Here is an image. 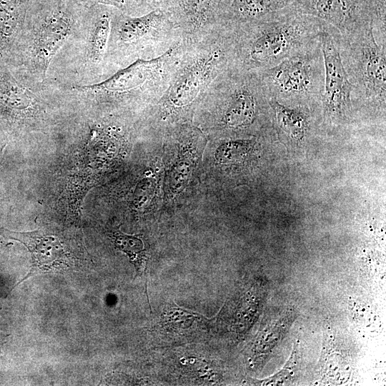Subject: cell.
Listing matches in <instances>:
<instances>
[{"label":"cell","mask_w":386,"mask_h":386,"mask_svg":"<svg viewBox=\"0 0 386 386\" xmlns=\"http://www.w3.org/2000/svg\"><path fill=\"white\" fill-rule=\"evenodd\" d=\"M185 44L167 89L154 104L163 122L189 117L213 81L234 64L235 29L228 23Z\"/></svg>","instance_id":"obj_1"},{"label":"cell","mask_w":386,"mask_h":386,"mask_svg":"<svg viewBox=\"0 0 386 386\" xmlns=\"http://www.w3.org/2000/svg\"><path fill=\"white\" fill-rule=\"evenodd\" d=\"M325 23L294 8L235 29L234 64L259 73L307 49Z\"/></svg>","instance_id":"obj_2"},{"label":"cell","mask_w":386,"mask_h":386,"mask_svg":"<svg viewBox=\"0 0 386 386\" xmlns=\"http://www.w3.org/2000/svg\"><path fill=\"white\" fill-rule=\"evenodd\" d=\"M185 44L179 40L162 55L136 60L96 84L69 86L78 103L108 108L154 104L167 89Z\"/></svg>","instance_id":"obj_3"},{"label":"cell","mask_w":386,"mask_h":386,"mask_svg":"<svg viewBox=\"0 0 386 386\" xmlns=\"http://www.w3.org/2000/svg\"><path fill=\"white\" fill-rule=\"evenodd\" d=\"M199 105L202 119L220 131H247L264 117H273L270 97L258 73L235 64L213 81Z\"/></svg>","instance_id":"obj_4"},{"label":"cell","mask_w":386,"mask_h":386,"mask_svg":"<svg viewBox=\"0 0 386 386\" xmlns=\"http://www.w3.org/2000/svg\"><path fill=\"white\" fill-rule=\"evenodd\" d=\"M115 7H84L66 43L52 59L46 77L68 86L89 85L108 77L106 54Z\"/></svg>","instance_id":"obj_5"},{"label":"cell","mask_w":386,"mask_h":386,"mask_svg":"<svg viewBox=\"0 0 386 386\" xmlns=\"http://www.w3.org/2000/svg\"><path fill=\"white\" fill-rule=\"evenodd\" d=\"M84 6L74 0H30L14 64L46 78L57 51L72 34Z\"/></svg>","instance_id":"obj_6"},{"label":"cell","mask_w":386,"mask_h":386,"mask_svg":"<svg viewBox=\"0 0 386 386\" xmlns=\"http://www.w3.org/2000/svg\"><path fill=\"white\" fill-rule=\"evenodd\" d=\"M182 39L164 9L134 16L115 9L105 59L108 77L136 60L162 55Z\"/></svg>","instance_id":"obj_7"},{"label":"cell","mask_w":386,"mask_h":386,"mask_svg":"<svg viewBox=\"0 0 386 386\" xmlns=\"http://www.w3.org/2000/svg\"><path fill=\"white\" fill-rule=\"evenodd\" d=\"M337 42L355 111L360 108L385 115L386 44L377 41L373 26L347 39L337 31Z\"/></svg>","instance_id":"obj_8"},{"label":"cell","mask_w":386,"mask_h":386,"mask_svg":"<svg viewBox=\"0 0 386 386\" xmlns=\"http://www.w3.org/2000/svg\"><path fill=\"white\" fill-rule=\"evenodd\" d=\"M76 100L69 86L39 79L20 65L0 61V116L21 125L44 121L56 104Z\"/></svg>","instance_id":"obj_9"},{"label":"cell","mask_w":386,"mask_h":386,"mask_svg":"<svg viewBox=\"0 0 386 386\" xmlns=\"http://www.w3.org/2000/svg\"><path fill=\"white\" fill-rule=\"evenodd\" d=\"M258 74L269 97L278 102L322 107L325 69L320 39L304 51Z\"/></svg>","instance_id":"obj_10"},{"label":"cell","mask_w":386,"mask_h":386,"mask_svg":"<svg viewBox=\"0 0 386 386\" xmlns=\"http://www.w3.org/2000/svg\"><path fill=\"white\" fill-rule=\"evenodd\" d=\"M293 8L322 21L345 39L373 26L377 41L386 44V0H296Z\"/></svg>","instance_id":"obj_11"},{"label":"cell","mask_w":386,"mask_h":386,"mask_svg":"<svg viewBox=\"0 0 386 386\" xmlns=\"http://www.w3.org/2000/svg\"><path fill=\"white\" fill-rule=\"evenodd\" d=\"M320 41L325 69L322 117L331 126L342 125L351 122L355 109L352 87L340 54L337 31L325 24Z\"/></svg>","instance_id":"obj_12"},{"label":"cell","mask_w":386,"mask_h":386,"mask_svg":"<svg viewBox=\"0 0 386 386\" xmlns=\"http://www.w3.org/2000/svg\"><path fill=\"white\" fill-rule=\"evenodd\" d=\"M233 0H171L163 9L186 41L197 40L225 23Z\"/></svg>","instance_id":"obj_13"},{"label":"cell","mask_w":386,"mask_h":386,"mask_svg":"<svg viewBox=\"0 0 386 386\" xmlns=\"http://www.w3.org/2000/svg\"><path fill=\"white\" fill-rule=\"evenodd\" d=\"M4 234L8 238L24 244L31 254L30 271L16 286L30 277L54 271L61 266L65 251L56 237L39 230L21 232L4 229Z\"/></svg>","instance_id":"obj_14"},{"label":"cell","mask_w":386,"mask_h":386,"mask_svg":"<svg viewBox=\"0 0 386 386\" xmlns=\"http://www.w3.org/2000/svg\"><path fill=\"white\" fill-rule=\"evenodd\" d=\"M30 0H0V61L14 64Z\"/></svg>","instance_id":"obj_15"},{"label":"cell","mask_w":386,"mask_h":386,"mask_svg":"<svg viewBox=\"0 0 386 386\" xmlns=\"http://www.w3.org/2000/svg\"><path fill=\"white\" fill-rule=\"evenodd\" d=\"M273 124L279 134L291 142L299 144L312 130L314 108L309 106L290 107L270 98Z\"/></svg>","instance_id":"obj_16"},{"label":"cell","mask_w":386,"mask_h":386,"mask_svg":"<svg viewBox=\"0 0 386 386\" xmlns=\"http://www.w3.org/2000/svg\"><path fill=\"white\" fill-rule=\"evenodd\" d=\"M296 0H233L225 22L233 26L254 23L293 8Z\"/></svg>","instance_id":"obj_17"},{"label":"cell","mask_w":386,"mask_h":386,"mask_svg":"<svg viewBox=\"0 0 386 386\" xmlns=\"http://www.w3.org/2000/svg\"><path fill=\"white\" fill-rule=\"evenodd\" d=\"M115 247L124 252L135 267L137 274L143 272L147 256L142 239L135 235H129L116 231L112 234Z\"/></svg>","instance_id":"obj_18"},{"label":"cell","mask_w":386,"mask_h":386,"mask_svg":"<svg viewBox=\"0 0 386 386\" xmlns=\"http://www.w3.org/2000/svg\"><path fill=\"white\" fill-rule=\"evenodd\" d=\"M84 7L94 4H104L115 7L130 16H140L147 14L142 8L140 0H74Z\"/></svg>","instance_id":"obj_19"},{"label":"cell","mask_w":386,"mask_h":386,"mask_svg":"<svg viewBox=\"0 0 386 386\" xmlns=\"http://www.w3.org/2000/svg\"><path fill=\"white\" fill-rule=\"evenodd\" d=\"M299 343L296 342L293 347V351L290 359L287 361L284 367L279 372L270 377L269 378L263 380L259 382V385H282L287 380L291 379L295 371L297 369L298 357H299Z\"/></svg>","instance_id":"obj_20"},{"label":"cell","mask_w":386,"mask_h":386,"mask_svg":"<svg viewBox=\"0 0 386 386\" xmlns=\"http://www.w3.org/2000/svg\"><path fill=\"white\" fill-rule=\"evenodd\" d=\"M171 0H140L142 8L149 12L157 9H163Z\"/></svg>","instance_id":"obj_21"},{"label":"cell","mask_w":386,"mask_h":386,"mask_svg":"<svg viewBox=\"0 0 386 386\" xmlns=\"http://www.w3.org/2000/svg\"><path fill=\"white\" fill-rule=\"evenodd\" d=\"M8 337V335L0 332V348L1 347L5 339Z\"/></svg>","instance_id":"obj_22"}]
</instances>
